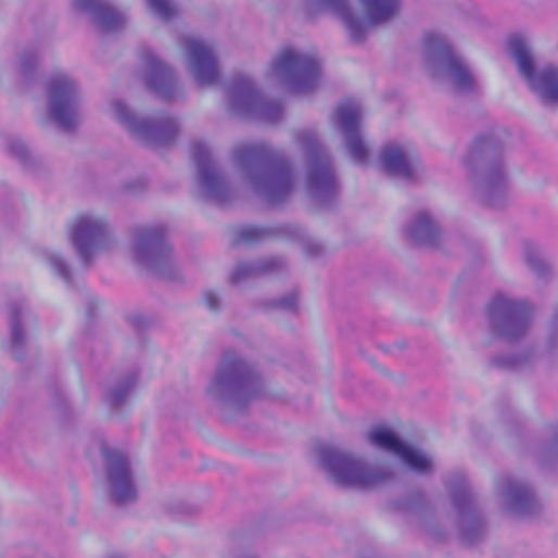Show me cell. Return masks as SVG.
Instances as JSON below:
<instances>
[{
    "label": "cell",
    "instance_id": "obj_31",
    "mask_svg": "<svg viewBox=\"0 0 558 558\" xmlns=\"http://www.w3.org/2000/svg\"><path fill=\"white\" fill-rule=\"evenodd\" d=\"M266 238H291V240H297L300 236L293 231V229H287V227H246V229H240L238 233V242H259V240H266Z\"/></svg>",
    "mask_w": 558,
    "mask_h": 558
},
{
    "label": "cell",
    "instance_id": "obj_15",
    "mask_svg": "<svg viewBox=\"0 0 558 558\" xmlns=\"http://www.w3.org/2000/svg\"><path fill=\"white\" fill-rule=\"evenodd\" d=\"M140 81L153 97L164 103L175 105L186 97L183 81L175 66L151 47L140 49Z\"/></svg>",
    "mask_w": 558,
    "mask_h": 558
},
{
    "label": "cell",
    "instance_id": "obj_4",
    "mask_svg": "<svg viewBox=\"0 0 558 558\" xmlns=\"http://www.w3.org/2000/svg\"><path fill=\"white\" fill-rule=\"evenodd\" d=\"M295 140L302 149L306 190L313 205L319 210L337 207L341 196V177L326 140L315 129H302Z\"/></svg>",
    "mask_w": 558,
    "mask_h": 558
},
{
    "label": "cell",
    "instance_id": "obj_20",
    "mask_svg": "<svg viewBox=\"0 0 558 558\" xmlns=\"http://www.w3.org/2000/svg\"><path fill=\"white\" fill-rule=\"evenodd\" d=\"M183 62L188 66V73L192 75L194 84L201 88H212L220 81L223 68H220V58L214 51V47L201 38L194 36H183L179 40Z\"/></svg>",
    "mask_w": 558,
    "mask_h": 558
},
{
    "label": "cell",
    "instance_id": "obj_22",
    "mask_svg": "<svg viewBox=\"0 0 558 558\" xmlns=\"http://www.w3.org/2000/svg\"><path fill=\"white\" fill-rule=\"evenodd\" d=\"M395 510H400L408 519H413L421 528V532L428 534L430 538H434L439 543L447 541V530L441 519V512L434 506V502L430 499V495H426L423 491H410V493L402 495L400 499H395Z\"/></svg>",
    "mask_w": 558,
    "mask_h": 558
},
{
    "label": "cell",
    "instance_id": "obj_23",
    "mask_svg": "<svg viewBox=\"0 0 558 558\" xmlns=\"http://www.w3.org/2000/svg\"><path fill=\"white\" fill-rule=\"evenodd\" d=\"M306 12L313 18L334 16L337 21L343 23V27L347 29V34L354 42L367 40V27L360 21V16L356 14V10L352 8L350 0H306Z\"/></svg>",
    "mask_w": 558,
    "mask_h": 558
},
{
    "label": "cell",
    "instance_id": "obj_21",
    "mask_svg": "<svg viewBox=\"0 0 558 558\" xmlns=\"http://www.w3.org/2000/svg\"><path fill=\"white\" fill-rule=\"evenodd\" d=\"M369 439L376 447L397 456L406 467H410L417 473H430L434 469V460L423 449H419L415 443H410L406 436H402L397 430L389 426H376L369 432Z\"/></svg>",
    "mask_w": 558,
    "mask_h": 558
},
{
    "label": "cell",
    "instance_id": "obj_32",
    "mask_svg": "<svg viewBox=\"0 0 558 558\" xmlns=\"http://www.w3.org/2000/svg\"><path fill=\"white\" fill-rule=\"evenodd\" d=\"M534 84H536L541 97H543L547 103L558 105V68H556V66L545 68V71L536 77Z\"/></svg>",
    "mask_w": 558,
    "mask_h": 558
},
{
    "label": "cell",
    "instance_id": "obj_27",
    "mask_svg": "<svg viewBox=\"0 0 558 558\" xmlns=\"http://www.w3.org/2000/svg\"><path fill=\"white\" fill-rule=\"evenodd\" d=\"M287 268V262L282 257H259V259H251V262H242L238 264L231 275L229 282L231 284H242V282H251V279H259V277H268V275H277Z\"/></svg>",
    "mask_w": 558,
    "mask_h": 558
},
{
    "label": "cell",
    "instance_id": "obj_19",
    "mask_svg": "<svg viewBox=\"0 0 558 558\" xmlns=\"http://www.w3.org/2000/svg\"><path fill=\"white\" fill-rule=\"evenodd\" d=\"M363 116H365V110L354 99L339 103V107L334 110V116H332L334 125L339 129V136L345 144V151L350 153V157L356 164H367L371 157L369 142L363 134Z\"/></svg>",
    "mask_w": 558,
    "mask_h": 558
},
{
    "label": "cell",
    "instance_id": "obj_10",
    "mask_svg": "<svg viewBox=\"0 0 558 558\" xmlns=\"http://www.w3.org/2000/svg\"><path fill=\"white\" fill-rule=\"evenodd\" d=\"M270 79L293 97H313L324 81V64L319 58L287 47L270 62Z\"/></svg>",
    "mask_w": 558,
    "mask_h": 558
},
{
    "label": "cell",
    "instance_id": "obj_36",
    "mask_svg": "<svg viewBox=\"0 0 558 558\" xmlns=\"http://www.w3.org/2000/svg\"><path fill=\"white\" fill-rule=\"evenodd\" d=\"M21 68H23V79H31L34 71H38V60L34 55H23Z\"/></svg>",
    "mask_w": 558,
    "mask_h": 558
},
{
    "label": "cell",
    "instance_id": "obj_28",
    "mask_svg": "<svg viewBox=\"0 0 558 558\" xmlns=\"http://www.w3.org/2000/svg\"><path fill=\"white\" fill-rule=\"evenodd\" d=\"M508 53L517 66V71L528 79V81H536L538 73H536V60H534V53L528 45V40L519 34L510 36L508 38Z\"/></svg>",
    "mask_w": 558,
    "mask_h": 558
},
{
    "label": "cell",
    "instance_id": "obj_35",
    "mask_svg": "<svg viewBox=\"0 0 558 558\" xmlns=\"http://www.w3.org/2000/svg\"><path fill=\"white\" fill-rule=\"evenodd\" d=\"M12 343H14L16 352L25 347V326H23L21 308H14V313H12Z\"/></svg>",
    "mask_w": 558,
    "mask_h": 558
},
{
    "label": "cell",
    "instance_id": "obj_13",
    "mask_svg": "<svg viewBox=\"0 0 558 558\" xmlns=\"http://www.w3.org/2000/svg\"><path fill=\"white\" fill-rule=\"evenodd\" d=\"M190 160L194 166V179L201 196L212 205H220V207L231 205L233 186L227 173L223 170L220 162L216 160L212 147L203 140H194L190 144Z\"/></svg>",
    "mask_w": 558,
    "mask_h": 558
},
{
    "label": "cell",
    "instance_id": "obj_6",
    "mask_svg": "<svg viewBox=\"0 0 558 558\" xmlns=\"http://www.w3.org/2000/svg\"><path fill=\"white\" fill-rule=\"evenodd\" d=\"M421 60L426 73L443 88L456 94H473L478 81L454 42L443 34H428L421 42Z\"/></svg>",
    "mask_w": 558,
    "mask_h": 558
},
{
    "label": "cell",
    "instance_id": "obj_38",
    "mask_svg": "<svg viewBox=\"0 0 558 558\" xmlns=\"http://www.w3.org/2000/svg\"><path fill=\"white\" fill-rule=\"evenodd\" d=\"M554 445H556V449H558V432H556V436H554Z\"/></svg>",
    "mask_w": 558,
    "mask_h": 558
},
{
    "label": "cell",
    "instance_id": "obj_3",
    "mask_svg": "<svg viewBox=\"0 0 558 558\" xmlns=\"http://www.w3.org/2000/svg\"><path fill=\"white\" fill-rule=\"evenodd\" d=\"M207 393L225 413L244 415L262 397L264 378L242 354L227 350L214 367Z\"/></svg>",
    "mask_w": 558,
    "mask_h": 558
},
{
    "label": "cell",
    "instance_id": "obj_14",
    "mask_svg": "<svg viewBox=\"0 0 558 558\" xmlns=\"http://www.w3.org/2000/svg\"><path fill=\"white\" fill-rule=\"evenodd\" d=\"M49 121L64 134H77L81 127V88L71 75H53L47 86Z\"/></svg>",
    "mask_w": 558,
    "mask_h": 558
},
{
    "label": "cell",
    "instance_id": "obj_11",
    "mask_svg": "<svg viewBox=\"0 0 558 558\" xmlns=\"http://www.w3.org/2000/svg\"><path fill=\"white\" fill-rule=\"evenodd\" d=\"M112 110L116 121L125 127V131L149 149L166 151L179 142L181 123L175 116H147L136 112L125 101H114Z\"/></svg>",
    "mask_w": 558,
    "mask_h": 558
},
{
    "label": "cell",
    "instance_id": "obj_8",
    "mask_svg": "<svg viewBox=\"0 0 558 558\" xmlns=\"http://www.w3.org/2000/svg\"><path fill=\"white\" fill-rule=\"evenodd\" d=\"M225 103L233 116L249 123L279 125L287 121L284 101L270 97L251 75L244 73L231 75L225 90Z\"/></svg>",
    "mask_w": 558,
    "mask_h": 558
},
{
    "label": "cell",
    "instance_id": "obj_30",
    "mask_svg": "<svg viewBox=\"0 0 558 558\" xmlns=\"http://www.w3.org/2000/svg\"><path fill=\"white\" fill-rule=\"evenodd\" d=\"M140 384V373L138 371H129L127 376H123L110 391V406L114 410H121L129 404V400L134 397L136 389Z\"/></svg>",
    "mask_w": 558,
    "mask_h": 558
},
{
    "label": "cell",
    "instance_id": "obj_7",
    "mask_svg": "<svg viewBox=\"0 0 558 558\" xmlns=\"http://www.w3.org/2000/svg\"><path fill=\"white\" fill-rule=\"evenodd\" d=\"M445 493L456 517V532L465 547H478L489 534V519L471 478L462 469L445 475Z\"/></svg>",
    "mask_w": 558,
    "mask_h": 558
},
{
    "label": "cell",
    "instance_id": "obj_39",
    "mask_svg": "<svg viewBox=\"0 0 558 558\" xmlns=\"http://www.w3.org/2000/svg\"><path fill=\"white\" fill-rule=\"evenodd\" d=\"M110 558H123V556H110Z\"/></svg>",
    "mask_w": 558,
    "mask_h": 558
},
{
    "label": "cell",
    "instance_id": "obj_24",
    "mask_svg": "<svg viewBox=\"0 0 558 558\" xmlns=\"http://www.w3.org/2000/svg\"><path fill=\"white\" fill-rule=\"evenodd\" d=\"M75 10L86 16L99 34L114 36L127 27V14L112 0H75Z\"/></svg>",
    "mask_w": 558,
    "mask_h": 558
},
{
    "label": "cell",
    "instance_id": "obj_12",
    "mask_svg": "<svg viewBox=\"0 0 558 558\" xmlns=\"http://www.w3.org/2000/svg\"><path fill=\"white\" fill-rule=\"evenodd\" d=\"M534 304L521 297H512L506 293L493 295L486 306V321L493 332L504 343H519L523 341L532 326H534Z\"/></svg>",
    "mask_w": 558,
    "mask_h": 558
},
{
    "label": "cell",
    "instance_id": "obj_26",
    "mask_svg": "<svg viewBox=\"0 0 558 558\" xmlns=\"http://www.w3.org/2000/svg\"><path fill=\"white\" fill-rule=\"evenodd\" d=\"M380 168H382V173H386L393 179L417 181L415 162L404 144H397V142L384 144L382 153H380Z\"/></svg>",
    "mask_w": 558,
    "mask_h": 558
},
{
    "label": "cell",
    "instance_id": "obj_33",
    "mask_svg": "<svg viewBox=\"0 0 558 558\" xmlns=\"http://www.w3.org/2000/svg\"><path fill=\"white\" fill-rule=\"evenodd\" d=\"M525 259H528V266L538 275V277H549L551 275V266L549 262L536 251V249H525Z\"/></svg>",
    "mask_w": 558,
    "mask_h": 558
},
{
    "label": "cell",
    "instance_id": "obj_29",
    "mask_svg": "<svg viewBox=\"0 0 558 558\" xmlns=\"http://www.w3.org/2000/svg\"><path fill=\"white\" fill-rule=\"evenodd\" d=\"M360 3L373 27L389 25L402 12V0H360Z\"/></svg>",
    "mask_w": 558,
    "mask_h": 558
},
{
    "label": "cell",
    "instance_id": "obj_9",
    "mask_svg": "<svg viewBox=\"0 0 558 558\" xmlns=\"http://www.w3.org/2000/svg\"><path fill=\"white\" fill-rule=\"evenodd\" d=\"M134 262L162 282H181V270L175 257L166 225H140L131 229Z\"/></svg>",
    "mask_w": 558,
    "mask_h": 558
},
{
    "label": "cell",
    "instance_id": "obj_5",
    "mask_svg": "<svg viewBox=\"0 0 558 558\" xmlns=\"http://www.w3.org/2000/svg\"><path fill=\"white\" fill-rule=\"evenodd\" d=\"M315 456L319 467L326 471V475L343 486V489H354V491H371L378 489L391 480H395V471L371 462L354 452H347L339 445L332 443H319L315 447Z\"/></svg>",
    "mask_w": 558,
    "mask_h": 558
},
{
    "label": "cell",
    "instance_id": "obj_25",
    "mask_svg": "<svg viewBox=\"0 0 558 558\" xmlns=\"http://www.w3.org/2000/svg\"><path fill=\"white\" fill-rule=\"evenodd\" d=\"M404 240L415 249H439L443 244V227L432 212L421 210L404 225Z\"/></svg>",
    "mask_w": 558,
    "mask_h": 558
},
{
    "label": "cell",
    "instance_id": "obj_17",
    "mask_svg": "<svg viewBox=\"0 0 558 558\" xmlns=\"http://www.w3.org/2000/svg\"><path fill=\"white\" fill-rule=\"evenodd\" d=\"M495 495H497L499 508L512 519L525 521V519H534L543 512V499H541L538 491L521 478L504 475L497 482Z\"/></svg>",
    "mask_w": 558,
    "mask_h": 558
},
{
    "label": "cell",
    "instance_id": "obj_1",
    "mask_svg": "<svg viewBox=\"0 0 558 558\" xmlns=\"http://www.w3.org/2000/svg\"><path fill=\"white\" fill-rule=\"evenodd\" d=\"M231 162L242 181L264 205H287L295 194V164L270 142H242L231 151Z\"/></svg>",
    "mask_w": 558,
    "mask_h": 558
},
{
    "label": "cell",
    "instance_id": "obj_18",
    "mask_svg": "<svg viewBox=\"0 0 558 558\" xmlns=\"http://www.w3.org/2000/svg\"><path fill=\"white\" fill-rule=\"evenodd\" d=\"M103 467L107 478L110 497L116 506H129L138 499V482L129 456L112 445H103Z\"/></svg>",
    "mask_w": 558,
    "mask_h": 558
},
{
    "label": "cell",
    "instance_id": "obj_16",
    "mask_svg": "<svg viewBox=\"0 0 558 558\" xmlns=\"http://www.w3.org/2000/svg\"><path fill=\"white\" fill-rule=\"evenodd\" d=\"M68 238L84 264H94L101 255H105L114 246V233L110 225L103 218L92 214L79 216L71 225Z\"/></svg>",
    "mask_w": 558,
    "mask_h": 558
},
{
    "label": "cell",
    "instance_id": "obj_37",
    "mask_svg": "<svg viewBox=\"0 0 558 558\" xmlns=\"http://www.w3.org/2000/svg\"><path fill=\"white\" fill-rule=\"evenodd\" d=\"M549 341H551V345H556L558 343V317L554 319V328H551V334H549Z\"/></svg>",
    "mask_w": 558,
    "mask_h": 558
},
{
    "label": "cell",
    "instance_id": "obj_2",
    "mask_svg": "<svg viewBox=\"0 0 558 558\" xmlns=\"http://www.w3.org/2000/svg\"><path fill=\"white\" fill-rule=\"evenodd\" d=\"M465 175L475 201L489 210H504L510 199V179L504 142L495 134L475 136L465 151Z\"/></svg>",
    "mask_w": 558,
    "mask_h": 558
},
{
    "label": "cell",
    "instance_id": "obj_34",
    "mask_svg": "<svg viewBox=\"0 0 558 558\" xmlns=\"http://www.w3.org/2000/svg\"><path fill=\"white\" fill-rule=\"evenodd\" d=\"M147 5L151 8V12L162 18V21H173L177 18V5L173 3V0H147Z\"/></svg>",
    "mask_w": 558,
    "mask_h": 558
}]
</instances>
